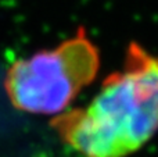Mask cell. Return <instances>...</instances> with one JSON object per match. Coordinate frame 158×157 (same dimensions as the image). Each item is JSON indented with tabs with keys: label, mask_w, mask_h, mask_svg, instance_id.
I'll use <instances>...</instances> for the list:
<instances>
[{
	"label": "cell",
	"mask_w": 158,
	"mask_h": 157,
	"mask_svg": "<svg viewBox=\"0 0 158 157\" xmlns=\"http://www.w3.org/2000/svg\"><path fill=\"white\" fill-rule=\"evenodd\" d=\"M61 139L83 157H126L158 131V56L132 42L121 71L104 79L83 108L52 121Z\"/></svg>",
	"instance_id": "6da1fadb"
},
{
	"label": "cell",
	"mask_w": 158,
	"mask_h": 157,
	"mask_svg": "<svg viewBox=\"0 0 158 157\" xmlns=\"http://www.w3.org/2000/svg\"><path fill=\"white\" fill-rule=\"evenodd\" d=\"M98 49L79 28L52 50H42L11 64L4 92L15 108L31 114H58L96 78Z\"/></svg>",
	"instance_id": "7a4b0ae2"
}]
</instances>
